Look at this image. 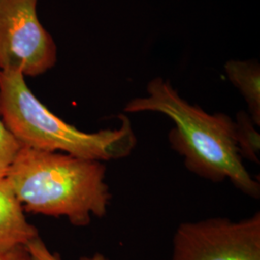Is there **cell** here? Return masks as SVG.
Wrapping results in <instances>:
<instances>
[{"label":"cell","mask_w":260,"mask_h":260,"mask_svg":"<svg viewBox=\"0 0 260 260\" xmlns=\"http://www.w3.org/2000/svg\"><path fill=\"white\" fill-rule=\"evenodd\" d=\"M106 171L103 161L22 147L6 179L25 212L87 226L111 204Z\"/></svg>","instance_id":"7a4b0ae2"},{"label":"cell","mask_w":260,"mask_h":260,"mask_svg":"<svg viewBox=\"0 0 260 260\" xmlns=\"http://www.w3.org/2000/svg\"><path fill=\"white\" fill-rule=\"evenodd\" d=\"M123 111L165 115L175 123L168 134L171 149L183 158L189 172L213 182L229 180L243 194L259 199V181L243 163L236 144L235 121L229 115L209 114L188 103L162 77L151 79L147 95L129 101Z\"/></svg>","instance_id":"6da1fadb"},{"label":"cell","mask_w":260,"mask_h":260,"mask_svg":"<svg viewBox=\"0 0 260 260\" xmlns=\"http://www.w3.org/2000/svg\"><path fill=\"white\" fill-rule=\"evenodd\" d=\"M0 260H33L26 246H17L0 250Z\"/></svg>","instance_id":"8fae6325"},{"label":"cell","mask_w":260,"mask_h":260,"mask_svg":"<svg viewBox=\"0 0 260 260\" xmlns=\"http://www.w3.org/2000/svg\"><path fill=\"white\" fill-rule=\"evenodd\" d=\"M38 236L7 179L0 180V250L26 246Z\"/></svg>","instance_id":"8992f818"},{"label":"cell","mask_w":260,"mask_h":260,"mask_svg":"<svg viewBox=\"0 0 260 260\" xmlns=\"http://www.w3.org/2000/svg\"><path fill=\"white\" fill-rule=\"evenodd\" d=\"M224 72L234 87L238 89L248 106V114L256 126L260 125V68L253 61L231 60Z\"/></svg>","instance_id":"52a82bcc"},{"label":"cell","mask_w":260,"mask_h":260,"mask_svg":"<svg viewBox=\"0 0 260 260\" xmlns=\"http://www.w3.org/2000/svg\"><path fill=\"white\" fill-rule=\"evenodd\" d=\"M0 119L23 148L65 152L104 163L129 156L137 136L127 116L116 128L84 132L41 103L18 71H0Z\"/></svg>","instance_id":"3957f363"},{"label":"cell","mask_w":260,"mask_h":260,"mask_svg":"<svg viewBox=\"0 0 260 260\" xmlns=\"http://www.w3.org/2000/svg\"><path fill=\"white\" fill-rule=\"evenodd\" d=\"M28 251L33 260H62L60 255L52 252L39 235L26 245ZM79 260H110L102 252H94L91 255H83Z\"/></svg>","instance_id":"30bf717a"},{"label":"cell","mask_w":260,"mask_h":260,"mask_svg":"<svg viewBox=\"0 0 260 260\" xmlns=\"http://www.w3.org/2000/svg\"><path fill=\"white\" fill-rule=\"evenodd\" d=\"M21 148L19 141L0 119V180L8 176Z\"/></svg>","instance_id":"9c48e42d"},{"label":"cell","mask_w":260,"mask_h":260,"mask_svg":"<svg viewBox=\"0 0 260 260\" xmlns=\"http://www.w3.org/2000/svg\"><path fill=\"white\" fill-rule=\"evenodd\" d=\"M171 260H260V212L240 221L212 217L177 226Z\"/></svg>","instance_id":"277c9868"},{"label":"cell","mask_w":260,"mask_h":260,"mask_svg":"<svg viewBox=\"0 0 260 260\" xmlns=\"http://www.w3.org/2000/svg\"><path fill=\"white\" fill-rule=\"evenodd\" d=\"M236 144L242 159L259 164L260 134L247 112L239 111L235 119Z\"/></svg>","instance_id":"ba28073f"},{"label":"cell","mask_w":260,"mask_h":260,"mask_svg":"<svg viewBox=\"0 0 260 260\" xmlns=\"http://www.w3.org/2000/svg\"><path fill=\"white\" fill-rule=\"evenodd\" d=\"M38 0H0V71L36 77L57 62L52 36L39 20Z\"/></svg>","instance_id":"5b68a950"}]
</instances>
